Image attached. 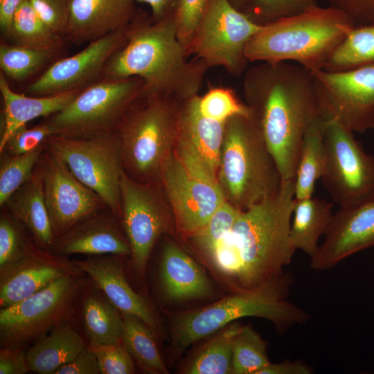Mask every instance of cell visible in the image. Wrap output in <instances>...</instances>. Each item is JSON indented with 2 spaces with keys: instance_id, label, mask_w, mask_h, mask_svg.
I'll return each instance as SVG.
<instances>
[{
  "instance_id": "7",
  "label": "cell",
  "mask_w": 374,
  "mask_h": 374,
  "mask_svg": "<svg viewBox=\"0 0 374 374\" xmlns=\"http://www.w3.org/2000/svg\"><path fill=\"white\" fill-rule=\"evenodd\" d=\"M181 101L141 93L125 112L114 132L128 176L159 181L174 152Z\"/></svg>"
},
{
  "instance_id": "34",
  "label": "cell",
  "mask_w": 374,
  "mask_h": 374,
  "mask_svg": "<svg viewBox=\"0 0 374 374\" xmlns=\"http://www.w3.org/2000/svg\"><path fill=\"white\" fill-rule=\"evenodd\" d=\"M370 65H374V23L353 27L323 70L341 71Z\"/></svg>"
},
{
  "instance_id": "45",
  "label": "cell",
  "mask_w": 374,
  "mask_h": 374,
  "mask_svg": "<svg viewBox=\"0 0 374 374\" xmlns=\"http://www.w3.org/2000/svg\"><path fill=\"white\" fill-rule=\"evenodd\" d=\"M208 0H177L174 12L177 36L188 49Z\"/></svg>"
},
{
  "instance_id": "37",
  "label": "cell",
  "mask_w": 374,
  "mask_h": 374,
  "mask_svg": "<svg viewBox=\"0 0 374 374\" xmlns=\"http://www.w3.org/2000/svg\"><path fill=\"white\" fill-rule=\"evenodd\" d=\"M46 143V142H45ZM46 148V143L19 155L1 154L0 206L29 180Z\"/></svg>"
},
{
  "instance_id": "36",
  "label": "cell",
  "mask_w": 374,
  "mask_h": 374,
  "mask_svg": "<svg viewBox=\"0 0 374 374\" xmlns=\"http://www.w3.org/2000/svg\"><path fill=\"white\" fill-rule=\"evenodd\" d=\"M54 52L37 50L15 44H0V68L6 78L21 81L42 68Z\"/></svg>"
},
{
  "instance_id": "4",
  "label": "cell",
  "mask_w": 374,
  "mask_h": 374,
  "mask_svg": "<svg viewBox=\"0 0 374 374\" xmlns=\"http://www.w3.org/2000/svg\"><path fill=\"white\" fill-rule=\"evenodd\" d=\"M294 199V179L283 180L275 195L241 211L231 231L242 260L238 288L274 280L291 262Z\"/></svg>"
},
{
  "instance_id": "44",
  "label": "cell",
  "mask_w": 374,
  "mask_h": 374,
  "mask_svg": "<svg viewBox=\"0 0 374 374\" xmlns=\"http://www.w3.org/2000/svg\"><path fill=\"white\" fill-rule=\"evenodd\" d=\"M51 135V130L45 121L30 128L21 125L10 134L0 154L19 155L28 152L44 145Z\"/></svg>"
},
{
  "instance_id": "8",
  "label": "cell",
  "mask_w": 374,
  "mask_h": 374,
  "mask_svg": "<svg viewBox=\"0 0 374 374\" xmlns=\"http://www.w3.org/2000/svg\"><path fill=\"white\" fill-rule=\"evenodd\" d=\"M89 277L82 272L57 279L35 294L0 310L1 348H26L68 321L83 297Z\"/></svg>"
},
{
  "instance_id": "42",
  "label": "cell",
  "mask_w": 374,
  "mask_h": 374,
  "mask_svg": "<svg viewBox=\"0 0 374 374\" xmlns=\"http://www.w3.org/2000/svg\"><path fill=\"white\" fill-rule=\"evenodd\" d=\"M87 347L96 357L101 374H132L135 363L122 341L111 344L89 342Z\"/></svg>"
},
{
  "instance_id": "26",
  "label": "cell",
  "mask_w": 374,
  "mask_h": 374,
  "mask_svg": "<svg viewBox=\"0 0 374 374\" xmlns=\"http://www.w3.org/2000/svg\"><path fill=\"white\" fill-rule=\"evenodd\" d=\"M3 207L28 231L38 248L50 252L55 235L37 166L31 178L8 199Z\"/></svg>"
},
{
  "instance_id": "5",
  "label": "cell",
  "mask_w": 374,
  "mask_h": 374,
  "mask_svg": "<svg viewBox=\"0 0 374 374\" xmlns=\"http://www.w3.org/2000/svg\"><path fill=\"white\" fill-rule=\"evenodd\" d=\"M355 27L341 12L319 6L262 25L245 48L249 62L297 64L311 72L328 60Z\"/></svg>"
},
{
  "instance_id": "48",
  "label": "cell",
  "mask_w": 374,
  "mask_h": 374,
  "mask_svg": "<svg viewBox=\"0 0 374 374\" xmlns=\"http://www.w3.org/2000/svg\"><path fill=\"white\" fill-rule=\"evenodd\" d=\"M98 363L87 346L71 361L60 367L54 374H98Z\"/></svg>"
},
{
  "instance_id": "16",
  "label": "cell",
  "mask_w": 374,
  "mask_h": 374,
  "mask_svg": "<svg viewBox=\"0 0 374 374\" xmlns=\"http://www.w3.org/2000/svg\"><path fill=\"white\" fill-rule=\"evenodd\" d=\"M159 182L172 208L177 233L186 239L202 227L226 202L218 184L189 172L173 154Z\"/></svg>"
},
{
  "instance_id": "17",
  "label": "cell",
  "mask_w": 374,
  "mask_h": 374,
  "mask_svg": "<svg viewBox=\"0 0 374 374\" xmlns=\"http://www.w3.org/2000/svg\"><path fill=\"white\" fill-rule=\"evenodd\" d=\"M198 96L181 101L174 154L192 175L218 184L224 123L203 116Z\"/></svg>"
},
{
  "instance_id": "19",
  "label": "cell",
  "mask_w": 374,
  "mask_h": 374,
  "mask_svg": "<svg viewBox=\"0 0 374 374\" xmlns=\"http://www.w3.org/2000/svg\"><path fill=\"white\" fill-rule=\"evenodd\" d=\"M374 246V197L340 207L333 214L310 267L327 270L351 255Z\"/></svg>"
},
{
  "instance_id": "33",
  "label": "cell",
  "mask_w": 374,
  "mask_h": 374,
  "mask_svg": "<svg viewBox=\"0 0 374 374\" xmlns=\"http://www.w3.org/2000/svg\"><path fill=\"white\" fill-rule=\"evenodd\" d=\"M9 37L15 44L55 53L64 37L53 31L37 15L28 0L16 12Z\"/></svg>"
},
{
  "instance_id": "27",
  "label": "cell",
  "mask_w": 374,
  "mask_h": 374,
  "mask_svg": "<svg viewBox=\"0 0 374 374\" xmlns=\"http://www.w3.org/2000/svg\"><path fill=\"white\" fill-rule=\"evenodd\" d=\"M87 346L69 323L64 322L36 340L26 350L29 370L40 374H54Z\"/></svg>"
},
{
  "instance_id": "43",
  "label": "cell",
  "mask_w": 374,
  "mask_h": 374,
  "mask_svg": "<svg viewBox=\"0 0 374 374\" xmlns=\"http://www.w3.org/2000/svg\"><path fill=\"white\" fill-rule=\"evenodd\" d=\"M205 258L219 273L232 281L234 290H238L242 260L231 232L222 238Z\"/></svg>"
},
{
  "instance_id": "47",
  "label": "cell",
  "mask_w": 374,
  "mask_h": 374,
  "mask_svg": "<svg viewBox=\"0 0 374 374\" xmlns=\"http://www.w3.org/2000/svg\"><path fill=\"white\" fill-rule=\"evenodd\" d=\"M328 6L347 16L355 26L374 23V0H328Z\"/></svg>"
},
{
  "instance_id": "30",
  "label": "cell",
  "mask_w": 374,
  "mask_h": 374,
  "mask_svg": "<svg viewBox=\"0 0 374 374\" xmlns=\"http://www.w3.org/2000/svg\"><path fill=\"white\" fill-rule=\"evenodd\" d=\"M82 318L89 342L111 344L122 341V312L93 283L84 294Z\"/></svg>"
},
{
  "instance_id": "38",
  "label": "cell",
  "mask_w": 374,
  "mask_h": 374,
  "mask_svg": "<svg viewBox=\"0 0 374 374\" xmlns=\"http://www.w3.org/2000/svg\"><path fill=\"white\" fill-rule=\"evenodd\" d=\"M242 210L225 202L202 227L187 239L204 257L208 256L216 244L230 233Z\"/></svg>"
},
{
  "instance_id": "18",
  "label": "cell",
  "mask_w": 374,
  "mask_h": 374,
  "mask_svg": "<svg viewBox=\"0 0 374 374\" xmlns=\"http://www.w3.org/2000/svg\"><path fill=\"white\" fill-rule=\"evenodd\" d=\"M127 26L88 43L75 55L58 60L29 84L27 93L35 96L58 94L82 89L100 80L107 61L126 42Z\"/></svg>"
},
{
  "instance_id": "15",
  "label": "cell",
  "mask_w": 374,
  "mask_h": 374,
  "mask_svg": "<svg viewBox=\"0 0 374 374\" xmlns=\"http://www.w3.org/2000/svg\"><path fill=\"white\" fill-rule=\"evenodd\" d=\"M37 166L55 238L107 208L98 195L82 183L46 147Z\"/></svg>"
},
{
  "instance_id": "20",
  "label": "cell",
  "mask_w": 374,
  "mask_h": 374,
  "mask_svg": "<svg viewBox=\"0 0 374 374\" xmlns=\"http://www.w3.org/2000/svg\"><path fill=\"white\" fill-rule=\"evenodd\" d=\"M82 273L67 256L34 246L21 260L0 269V307L35 294L61 278Z\"/></svg>"
},
{
  "instance_id": "50",
  "label": "cell",
  "mask_w": 374,
  "mask_h": 374,
  "mask_svg": "<svg viewBox=\"0 0 374 374\" xmlns=\"http://www.w3.org/2000/svg\"><path fill=\"white\" fill-rule=\"evenodd\" d=\"M312 368L300 360H284L278 363L269 362L258 374H310Z\"/></svg>"
},
{
  "instance_id": "14",
  "label": "cell",
  "mask_w": 374,
  "mask_h": 374,
  "mask_svg": "<svg viewBox=\"0 0 374 374\" xmlns=\"http://www.w3.org/2000/svg\"><path fill=\"white\" fill-rule=\"evenodd\" d=\"M319 111L350 131L374 130V65L312 71Z\"/></svg>"
},
{
  "instance_id": "25",
  "label": "cell",
  "mask_w": 374,
  "mask_h": 374,
  "mask_svg": "<svg viewBox=\"0 0 374 374\" xmlns=\"http://www.w3.org/2000/svg\"><path fill=\"white\" fill-rule=\"evenodd\" d=\"M82 89L35 96L14 91L7 78L0 72V93L3 109L1 118L0 150L18 127L39 117L48 118L66 106Z\"/></svg>"
},
{
  "instance_id": "9",
  "label": "cell",
  "mask_w": 374,
  "mask_h": 374,
  "mask_svg": "<svg viewBox=\"0 0 374 374\" xmlns=\"http://www.w3.org/2000/svg\"><path fill=\"white\" fill-rule=\"evenodd\" d=\"M139 77L100 79L82 89L62 109L44 121L53 135L88 139L114 132L129 107L142 93Z\"/></svg>"
},
{
  "instance_id": "39",
  "label": "cell",
  "mask_w": 374,
  "mask_h": 374,
  "mask_svg": "<svg viewBox=\"0 0 374 374\" xmlns=\"http://www.w3.org/2000/svg\"><path fill=\"white\" fill-rule=\"evenodd\" d=\"M24 225L7 210L0 216V269L24 258L36 244L27 237Z\"/></svg>"
},
{
  "instance_id": "12",
  "label": "cell",
  "mask_w": 374,
  "mask_h": 374,
  "mask_svg": "<svg viewBox=\"0 0 374 374\" xmlns=\"http://www.w3.org/2000/svg\"><path fill=\"white\" fill-rule=\"evenodd\" d=\"M261 26L229 0H208L188 47V55L209 68L220 66L231 75L239 76L249 63L245 55L246 46Z\"/></svg>"
},
{
  "instance_id": "35",
  "label": "cell",
  "mask_w": 374,
  "mask_h": 374,
  "mask_svg": "<svg viewBox=\"0 0 374 374\" xmlns=\"http://www.w3.org/2000/svg\"><path fill=\"white\" fill-rule=\"evenodd\" d=\"M269 362L266 341L251 326H242L233 343L231 374H258Z\"/></svg>"
},
{
  "instance_id": "41",
  "label": "cell",
  "mask_w": 374,
  "mask_h": 374,
  "mask_svg": "<svg viewBox=\"0 0 374 374\" xmlns=\"http://www.w3.org/2000/svg\"><path fill=\"white\" fill-rule=\"evenodd\" d=\"M319 6L317 0H249L242 12L262 26Z\"/></svg>"
},
{
  "instance_id": "21",
  "label": "cell",
  "mask_w": 374,
  "mask_h": 374,
  "mask_svg": "<svg viewBox=\"0 0 374 374\" xmlns=\"http://www.w3.org/2000/svg\"><path fill=\"white\" fill-rule=\"evenodd\" d=\"M120 255L91 256L74 260L98 289L123 313L141 319L157 337H165L163 326L148 301L129 284Z\"/></svg>"
},
{
  "instance_id": "10",
  "label": "cell",
  "mask_w": 374,
  "mask_h": 374,
  "mask_svg": "<svg viewBox=\"0 0 374 374\" xmlns=\"http://www.w3.org/2000/svg\"><path fill=\"white\" fill-rule=\"evenodd\" d=\"M121 193V220L131 249V264L143 277L157 240L177 233L175 220L159 181H139L124 171Z\"/></svg>"
},
{
  "instance_id": "53",
  "label": "cell",
  "mask_w": 374,
  "mask_h": 374,
  "mask_svg": "<svg viewBox=\"0 0 374 374\" xmlns=\"http://www.w3.org/2000/svg\"><path fill=\"white\" fill-rule=\"evenodd\" d=\"M231 4L236 9L242 11L249 0H229Z\"/></svg>"
},
{
  "instance_id": "13",
  "label": "cell",
  "mask_w": 374,
  "mask_h": 374,
  "mask_svg": "<svg viewBox=\"0 0 374 374\" xmlns=\"http://www.w3.org/2000/svg\"><path fill=\"white\" fill-rule=\"evenodd\" d=\"M353 132L326 119L324 169L321 182L339 207L374 197V155L366 153Z\"/></svg>"
},
{
  "instance_id": "29",
  "label": "cell",
  "mask_w": 374,
  "mask_h": 374,
  "mask_svg": "<svg viewBox=\"0 0 374 374\" xmlns=\"http://www.w3.org/2000/svg\"><path fill=\"white\" fill-rule=\"evenodd\" d=\"M326 118L320 113L310 123L303 137L294 178L296 199L312 197L325 163L323 142Z\"/></svg>"
},
{
  "instance_id": "6",
  "label": "cell",
  "mask_w": 374,
  "mask_h": 374,
  "mask_svg": "<svg viewBox=\"0 0 374 374\" xmlns=\"http://www.w3.org/2000/svg\"><path fill=\"white\" fill-rule=\"evenodd\" d=\"M283 180L252 111L229 118L217 172L226 201L245 210L275 195Z\"/></svg>"
},
{
  "instance_id": "24",
  "label": "cell",
  "mask_w": 374,
  "mask_h": 374,
  "mask_svg": "<svg viewBox=\"0 0 374 374\" xmlns=\"http://www.w3.org/2000/svg\"><path fill=\"white\" fill-rule=\"evenodd\" d=\"M136 0H68L65 36L75 44L89 43L127 27L137 10Z\"/></svg>"
},
{
  "instance_id": "40",
  "label": "cell",
  "mask_w": 374,
  "mask_h": 374,
  "mask_svg": "<svg viewBox=\"0 0 374 374\" xmlns=\"http://www.w3.org/2000/svg\"><path fill=\"white\" fill-rule=\"evenodd\" d=\"M197 102L203 116L222 123L234 116L251 112L231 89L224 87H211L204 95L198 96Z\"/></svg>"
},
{
  "instance_id": "49",
  "label": "cell",
  "mask_w": 374,
  "mask_h": 374,
  "mask_svg": "<svg viewBox=\"0 0 374 374\" xmlns=\"http://www.w3.org/2000/svg\"><path fill=\"white\" fill-rule=\"evenodd\" d=\"M26 348H1L0 374H24L29 371Z\"/></svg>"
},
{
  "instance_id": "46",
  "label": "cell",
  "mask_w": 374,
  "mask_h": 374,
  "mask_svg": "<svg viewBox=\"0 0 374 374\" xmlns=\"http://www.w3.org/2000/svg\"><path fill=\"white\" fill-rule=\"evenodd\" d=\"M40 19L55 33L64 37L69 22L68 0H28Z\"/></svg>"
},
{
  "instance_id": "11",
  "label": "cell",
  "mask_w": 374,
  "mask_h": 374,
  "mask_svg": "<svg viewBox=\"0 0 374 374\" xmlns=\"http://www.w3.org/2000/svg\"><path fill=\"white\" fill-rule=\"evenodd\" d=\"M45 143L121 220V182L124 168L115 132L88 139L51 135Z\"/></svg>"
},
{
  "instance_id": "31",
  "label": "cell",
  "mask_w": 374,
  "mask_h": 374,
  "mask_svg": "<svg viewBox=\"0 0 374 374\" xmlns=\"http://www.w3.org/2000/svg\"><path fill=\"white\" fill-rule=\"evenodd\" d=\"M241 326L235 321L211 335L185 363L181 373L231 374L233 343Z\"/></svg>"
},
{
  "instance_id": "22",
  "label": "cell",
  "mask_w": 374,
  "mask_h": 374,
  "mask_svg": "<svg viewBox=\"0 0 374 374\" xmlns=\"http://www.w3.org/2000/svg\"><path fill=\"white\" fill-rule=\"evenodd\" d=\"M119 218L108 208L77 223L55 238L50 252L62 256H130L131 249Z\"/></svg>"
},
{
  "instance_id": "32",
  "label": "cell",
  "mask_w": 374,
  "mask_h": 374,
  "mask_svg": "<svg viewBox=\"0 0 374 374\" xmlns=\"http://www.w3.org/2000/svg\"><path fill=\"white\" fill-rule=\"evenodd\" d=\"M122 315V342L135 365L144 373H168L152 329L137 317L123 312Z\"/></svg>"
},
{
  "instance_id": "51",
  "label": "cell",
  "mask_w": 374,
  "mask_h": 374,
  "mask_svg": "<svg viewBox=\"0 0 374 374\" xmlns=\"http://www.w3.org/2000/svg\"><path fill=\"white\" fill-rule=\"evenodd\" d=\"M24 0H0V28L9 37L13 17Z\"/></svg>"
},
{
  "instance_id": "23",
  "label": "cell",
  "mask_w": 374,
  "mask_h": 374,
  "mask_svg": "<svg viewBox=\"0 0 374 374\" xmlns=\"http://www.w3.org/2000/svg\"><path fill=\"white\" fill-rule=\"evenodd\" d=\"M158 284L162 297L168 303L203 300L215 294L202 267L177 242L168 238L161 247Z\"/></svg>"
},
{
  "instance_id": "1",
  "label": "cell",
  "mask_w": 374,
  "mask_h": 374,
  "mask_svg": "<svg viewBox=\"0 0 374 374\" xmlns=\"http://www.w3.org/2000/svg\"><path fill=\"white\" fill-rule=\"evenodd\" d=\"M242 88L283 179H294L303 137L321 113L312 72L293 62H259L244 72Z\"/></svg>"
},
{
  "instance_id": "3",
  "label": "cell",
  "mask_w": 374,
  "mask_h": 374,
  "mask_svg": "<svg viewBox=\"0 0 374 374\" xmlns=\"http://www.w3.org/2000/svg\"><path fill=\"white\" fill-rule=\"evenodd\" d=\"M292 277H279L231 295L207 306L181 311L171 317L170 333L172 355H181L188 346L244 317L266 319L281 334L296 324H303L309 314L289 301Z\"/></svg>"
},
{
  "instance_id": "28",
  "label": "cell",
  "mask_w": 374,
  "mask_h": 374,
  "mask_svg": "<svg viewBox=\"0 0 374 374\" xmlns=\"http://www.w3.org/2000/svg\"><path fill=\"white\" fill-rule=\"evenodd\" d=\"M332 204L319 197L294 199L290 238L296 250H301L311 258L319 247L332 217Z\"/></svg>"
},
{
  "instance_id": "52",
  "label": "cell",
  "mask_w": 374,
  "mask_h": 374,
  "mask_svg": "<svg viewBox=\"0 0 374 374\" xmlns=\"http://www.w3.org/2000/svg\"><path fill=\"white\" fill-rule=\"evenodd\" d=\"M148 4L153 21H159L174 14L177 0H136Z\"/></svg>"
},
{
  "instance_id": "2",
  "label": "cell",
  "mask_w": 374,
  "mask_h": 374,
  "mask_svg": "<svg viewBox=\"0 0 374 374\" xmlns=\"http://www.w3.org/2000/svg\"><path fill=\"white\" fill-rule=\"evenodd\" d=\"M189 56L178 38L174 14L153 21L138 10L127 26L126 42L107 61L100 79L139 77L144 82L142 94L189 100L199 95L209 69Z\"/></svg>"
}]
</instances>
